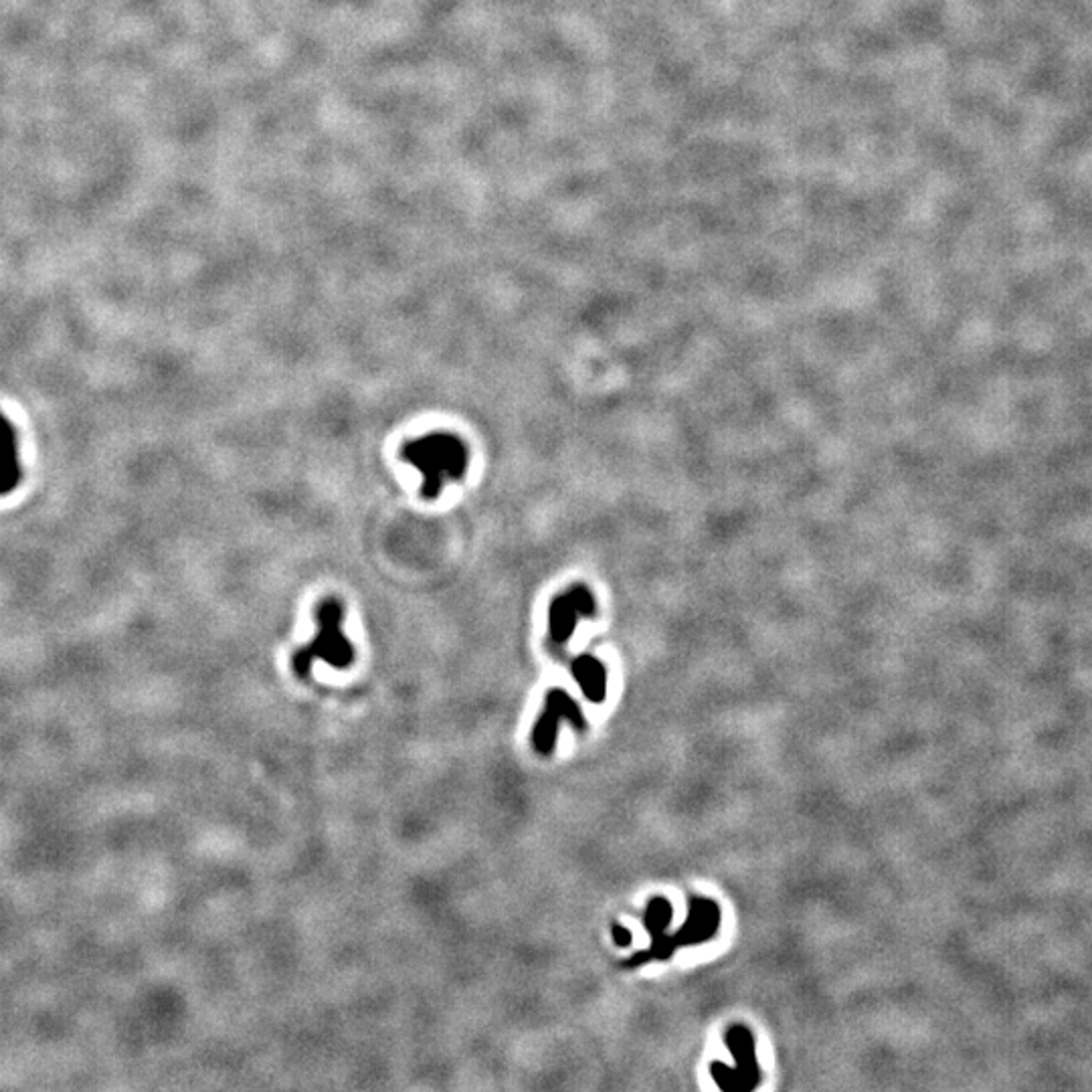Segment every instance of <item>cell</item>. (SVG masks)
<instances>
[{
    "label": "cell",
    "mask_w": 1092,
    "mask_h": 1092,
    "mask_svg": "<svg viewBox=\"0 0 1092 1092\" xmlns=\"http://www.w3.org/2000/svg\"><path fill=\"white\" fill-rule=\"evenodd\" d=\"M564 718L573 722L577 728L587 726L583 712H580V708L575 705V700L567 692L550 690L549 696H546V708L543 716H540L538 725H536L533 732V745L536 746V751L543 752V755L553 752L554 742H557L559 725Z\"/></svg>",
    "instance_id": "cell-4"
},
{
    "label": "cell",
    "mask_w": 1092,
    "mask_h": 1092,
    "mask_svg": "<svg viewBox=\"0 0 1092 1092\" xmlns=\"http://www.w3.org/2000/svg\"><path fill=\"white\" fill-rule=\"evenodd\" d=\"M672 921V907L666 898H653L649 902V907L646 910V927L647 931L652 933V953L649 955H656L660 959H666L672 955L673 947L670 943V939L666 937V928L668 924Z\"/></svg>",
    "instance_id": "cell-8"
},
{
    "label": "cell",
    "mask_w": 1092,
    "mask_h": 1092,
    "mask_svg": "<svg viewBox=\"0 0 1092 1092\" xmlns=\"http://www.w3.org/2000/svg\"><path fill=\"white\" fill-rule=\"evenodd\" d=\"M613 939L617 941L619 947H627V944L632 943L633 937H632V933L627 931V928L619 927V924H613Z\"/></svg>",
    "instance_id": "cell-10"
},
{
    "label": "cell",
    "mask_w": 1092,
    "mask_h": 1092,
    "mask_svg": "<svg viewBox=\"0 0 1092 1092\" xmlns=\"http://www.w3.org/2000/svg\"><path fill=\"white\" fill-rule=\"evenodd\" d=\"M403 460L421 474L423 498L435 500L447 481L464 478L467 470V447L454 433H429L407 441Z\"/></svg>",
    "instance_id": "cell-1"
},
{
    "label": "cell",
    "mask_w": 1092,
    "mask_h": 1092,
    "mask_svg": "<svg viewBox=\"0 0 1092 1092\" xmlns=\"http://www.w3.org/2000/svg\"><path fill=\"white\" fill-rule=\"evenodd\" d=\"M573 676L589 700L603 702L605 688H607V673H605L603 663L597 658L589 656V653L579 656L573 662Z\"/></svg>",
    "instance_id": "cell-9"
},
{
    "label": "cell",
    "mask_w": 1092,
    "mask_h": 1092,
    "mask_svg": "<svg viewBox=\"0 0 1092 1092\" xmlns=\"http://www.w3.org/2000/svg\"><path fill=\"white\" fill-rule=\"evenodd\" d=\"M726 1046L732 1052L739 1069L725 1064H712L710 1072L722 1090H751L759 1084L761 1072L755 1058V1040L745 1026H732L726 1032Z\"/></svg>",
    "instance_id": "cell-3"
},
{
    "label": "cell",
    "mask_w": 1092,
    "mask_h": 1092,
    "mask_svg": "<svg viewBox=\"0 0 1092 1092\" xmlns=\"http://www.w3.org/2000/svg\"><path fill=\"white\" fill-rule=\"evenodd\" d=\"M21 454L18 435L13 423L0 413V496H7L21 481Z\"/></svg>",
    "instance_id": "cell-7"
},
{
    "label": "cell",
    "mask_w": 1092,
    "mask_h": 1092,
    "mask_svg": "<svg viewBox=\"0 0 1092 1092\" xmlns=\"http://www.w3.org/2000/svg\"><path fill=\"white\" fill-rule=\"evenodd\" d=\"M718 923H720V910L712 900L705 898H690V914L688 921L682 927V931L672 939V947L680 944H694L702 943L706 939L715 937Z\"/></svg>",
    "instance_id": "cell-6"
},
{
    "label": "cell",
    "mask_w": 1092,
    "mask_h": 1092,
    "mask_svg": "<svg viewBox=\"0 0 1092 1092\" xmlns=\"http://www.w3.org/2000/svg\"><path fill=\"white\" fill-rule=\"evenodd\" d=\"M595 601L585 587H573L559 595L549 609V629L554 643H567L577 627L579 617H591Z\"/></svg>",
    "instance_id": "cell-5"
},
{
    "label": "cell",
    "mask_w": 1092,
    "mask_h": 1092,
    "mask_svg": "<svg viewBox=\"0 0 1092 1092\" xmlns=\"http://www.w3.org/2000/svg\"><path fill=\"white\" fill-rule=\"evenodd\" d=\"M344 609L336 599H324L316 609L318 633L309 646L298 649L294 656V670L299 678L309 676V668L316 660L330 663L334 668H348L354 662V649L342 633Z\"/></svg>",
    "instance_id": "cell-2"
}]
</instances>
